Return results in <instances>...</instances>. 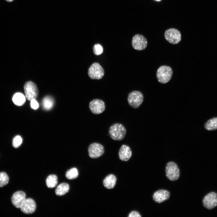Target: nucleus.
Masks as SVG:
<instances>
[{
	"label": "nucleus",
	"instance_id": "obj_1",
	"mask_svg": "<svg viewBox=\"0 0 217 217\" xmlns=\"http://www.w3.org/2000/svg\"><path fill=\"white\" fill-rule=\"evenodd\" d=\"M108 133L110 137L113 140L120 141L125 137L126 130L122 124L115 123L111 125L109 129Z\"/></svg>",
	"mask_w": 217,
	"mask_h": 217
},
{
	"label": "nucleus",
	"instance_id": "obj_2",
	"mask_svg": "<svg viewBox=\"0 0 217 217\" xmlns=\"http://www.w3.org/2000/svg\"><path fill=\"white\" fill-rule=\"evenodd\" d=\"M173 71L170 67L162 65L159 67L156 72V77L159 82L162 83H165L171 80Z\"/></svg>",
	"mask_w": 217,
	"mask_h": 217
},
{
	"label": "nucleus",
	"instance_id": "obj_3",
	"mask_svg": "<svg viewBox=\"0 0 217 217\" xmlns=\"http://www.w3.org/2000/svg\"><path fill=\"white\" fill-rule=\"evenodd\" d=\"M143 100V95L139 91H132L128 96L127 101L129 105L134 108H138L142 103Z\"/></svg>",
	"mask_w": 217,
	"mask_h": 217
},
{
	"label": "nucleus",
	"instance_id": "obj_4",
	"mask_svg": "<svg viewBox=\"0 0 217 217\" xmlns=\"http://www.w3.org/2000/svg\"><path fill=\"white\" fill-rule=\"evenodd\" d=\"M25 97L29 100L36 99L38 97L39 91L37 86L31 81L26 82L24 86Z\"/></svg>",
	"mask_w": 217,
	"mask_h": 217
},
{
	"label": "nucleus",
	"instance_id": "obj_5",
	"mask_svg": "<svg viewBox=\"0 0 217 217\" xmlns=\"http://www.w3.org/2000/svg\"><path fill=\"white\" fill-rule=\"evenodd\" d=\"M166 175L170 181H175L180 176V170L177 164L173 162H168L165 167Z\"/></svg>",
	"mask_w": 217,
	"mask_h": 217
},
{
	"label": "nucleus",
	"instance_id": "obj_6",
	"mask_svg": "<svg viewBox=\"0 0 217 217\" xmlns=\"http://www.w3.org/2000/svg\"><path fill=\"white\" fill-rule=\"evenodd\" d=\"M88 74L91 79L99 80L102 78L104 76V71L99 63L94 62L89 68Z\"/></svg>",
	"mask_w": 217,
	"mask_h": 217
},
{
	"label": "nucleus",
	"instance_id": "obj_7",
	"mask_svg": "<svg viewBox=\"0 0 217 217\" xmlns=\"http://www.w3.org/2000/svg\"><path fill=\"white\" fill-rule=\"evenodd\" d=\"M165 39L170 43L177 44L181 40V34L178 30L171 28L166 30L164 33Z\"/></svg>",
	"mask_w": 217,
	"mask_h": 217
},
{
	"label": "nucleus",
	"instance_id": "obj_8",
	"mask_svg": "<svg viewBox=\"0 0 217 217\" xmlns=\"http://www.w3.org/2000/svg\"><path fill=\"white\" fill-rule=\"evenodd\" d=\"M88 155L91 158L96 159L102 156L104 153V148L101 144L94 142L90 144L88 148Z\"/></svg>",
	"mask_w": 217,
	"mask_h": 217
},
{
	"label": "nucleus",
	"instance_id": "obj_9",
	"mask_svg": "<svg viewBox=\"0 0 217 217\" xmlns=\"http://www.w3.org/2000/svg\"><path fill=\"white\" fill-rule=\"evenodd\" d=\"M131 44L132 47L134 49L141 51L146 48L147 46V41L143 36L137 34L133 37Z\"/></svg>",
	"mask_w": 217,
	"mask_h": 217
},
{
	"label": "nucleus",
	"instance_id": "obj_10",
	"mask_svg": "<svg viewBox=\"0 0 217 217\" xmlns=\"http://www.w3.org/2000/svg\"><path fill=\"white\" fill-rule=\"evenodd\" d=\"M89 108L93 113L98 115L105 111V105L103 100L99 99H94L89 103Z\"/></svg>",
	"mask_w": 217,
	"mask_h": 217
},
{
	"label": "nucleus",
	"instance_id": "obj_11",
	"mask_svg": "<svg viewBox=\"0 0 217 217\" xmlns=\"http://www.w3.org/2000/svg\"><path fill=\"white\" fill-rule=\"evenodd\" d=\"M204 206L208 209H211L217 206V193L211 192L206 195L203 200Z\"/></svg>",
	"mask_w": 217,
	"mask_h": 217
},
{
	"label": "nucleus",
	"instance_id": "obj_12",
	"mask_svg": "<svg viewBox=\"0 0 217 217\" xmlns=\"http://www.w3.org/2000/svg\"><path fill=\"white\" fill-rule=\"evenodd\" d=\"M36 205L34 201L30 198H26L20 208L21 211L26 214H31L36 210Z\"/></svg>",
	"mask_w": 217,
	"mask_h": 217
},
{
	"label": "nucleus",
	"instance_id": "obj_13",
	"mask_svg": "<svg viewBox=\"0 0 217 217\" xmlns=\"http://www.w3.org/2000/svg\"><path fill=\"white\" fill-rule=\"evenodd\" d=\"M26 199L25 193L23 191H19L13 194L11 198V201L12 204L15 207L19 208Z\"/></svg>",
	"mask_w": 217,
	"mask_h": 217
},
{
	"label": "nucleus",
	"instance_id": "obj_14",
	"mask_svg": "<svg viewBox=\"0 0 217 217\" xmlns=\"http://www.w3.org/2000/svg\"><path fill=\"white\" fill-rule=\"evenodd\" d=\"M170 196V193L168 191L165 190L161 189L156 191L154 193L153 198L155 202L160 203L168 200Z\"/></svg>",
	"mask_w": 217,
	"mask_h": 217
},
{
	"label": "nucleus",
	"instance_id": "obj_15",
	"mask_svg": "<svg viewBox=\"0 0 217 217\" xmlns=\"http://www.w3.org/2000/svg\"><path fill=\"white\" fill-rule=\"evenodd\" d=\"M132 154L131 150L128 146L123 144L121 146L118 152L119 157L121 160L124 161H128Z\"/></svg>",
	"mask_w": 217,
	"mask_h": 217
},
{
	"label": "nucleus",
	"instance_id": "obj_16",
	"mask_svg": "<svg viewBox=\"0 0 217 217\" xmlns=\"http://www.w3.org/2000/svg\"><path fill=\"white\" fill-rule=\"evenodd\" d=\"M117 180L116 177L112 174L107 175L104 179L103 184L104 187L108 189H111L115 186Z\"/></svg>",
	"mask_w": 217,
	"mask_h": 217
},
{
	"label": "nucleus",
	"instance_id": "obj_17",
	"mask_svg": "<svg viewBox=\"0 0 217 217\" xmlns=\"http://www.w3.org/2000/svg\"><path fill=\"white\" fill-rule=\"evenodd\" d=\"M69 190V186L68 184L63 183L59 184L56 188L55 193L58 196L64 195L67 193Z\"/></svg>",
	"mask_w": 217,
	"mask_h": 217
},
{
	"label": "nucleus",
	"instance_id": "obj_18",
	"mask_svg": "<svg viewBox=\"0 0 217 217\" xmlns=\"http://www.w3.org/2000/svg\"><path fill=\"white\" fill-rule=\"evenodd\" d=\"M12 99L13 102L15 105L18 106H21L25 103L26 97L21 93H17L13 95Z\"/></svg>",
	"mask_w": 217,
	"mask_h": 217
},
{
	"label": "nucleus",
	"instance_id": "obj_19",
	"mask_svg": "<svg viewBox=\"0 0 217 217\" xmlns=\"http://www.w3.org/2000/svg\"><path fill=\"white\" fill-rule=\"evenodd\" d=\"M205 128L208 131H213L217 129V117L208 120L204 124Z\"/></svg>",
	"mask_w": 217,
	"mask_h": 217
},
{
	"label": "nucleus",
	"instance_id": "obj_20",
	"mask_svg": "<svg viewBox=\"0 0 217 217\" xmlns=\"http://www.w3.org/2000/svg\"><path fill=\"white\" fill-rule=\"evenodd\" d=\"M54 102V99L51 96H47L45 97L42 101L43 108L46 110L51 109L53 106Z\"/></svg>",
	"mask_w": 217,
	"mask_h": 217
},
{
	"label": "nucleus",
	"instance_id": "obj_21",
	"mask_svg": "<svg viewBox=\"0 0 217 217\" xmlns=\"http://www.w3.org/2000/svg\"><path fill=\"white\" fill-rule=\"evenodd\" d=\"M58 183V178L55 175H49L46 180L47 187L49 188H53L55 187Z\"/></svg>",
	"mask_w": 217,
	"mask_h": 217
},
{
	"label": "nucleus",
	"instance_id": "obj_22",
	"mask_svg": "<svg viewBox=\"0 0 217 217\" xmlns=\"http://www.w3.org/2000/svg\"><path fill=\"white\" fill-rule=\"evenodd\" d=\"M78 170L75 168H74L68 170L66 173L65 176L68 179L72 180L76 178L78 176Z\"/></svg>",
	"mask_w": 217,
	"mask_h": 217
},
{
	"label": "nucleus",
	"instance_id": "obj_23",
	"mask_svg": "<svg viewBox=\"0 0 217 217\" xmlns=\"http://www.w3.org/2000/svg\"><path fill=\"white\" fill-rule=\"evenodd\" d=\"M9 181V177L5 172H0V187L6 185Z\"/></svg>",
	"mask_w": 217,
	"mask_h": 217
},
{
	"label": "nucleus",
	"instance_id": "obj_24",
	"mask_svg": "<svg viewBox=\"0 0 217 217\" xmlns=\"http://www.w3.org/2000/svg\"><path fill=\"white\" fill-rule=\"evenodd\" d=\"M22 142V139L21 137L19 135L17 136L13 139V146L14 148H17L20 146Z\"/></svg>",
	"mask_w": 217,
	"mask_h": 217
},
{
	"label": "nucleus",
	"instance_id": "obj_25",
	"mask_svg": "<svg viewBox=\"0 0 217 217\" xmlns=\"http://www.w3.org/2000/svg\"><path fill=\"white\" fill-rule=\"evenodd\" d=\"M93 49L94 54L96 55H100L103 52L102 47L99 44H95L93 46Z\"/></svg>",
	"mask_w": 217,
	"mask_h": 217
},
{
	"label": "nucleus",
	"instance_id": "obj_26",
	"mask_svg": "<svg viewBox=\"0 0 217 217\" xmlns=\"http://www.w3.org/2000/svg\"><path fill=\"white\" fill-rule=\"evenodd\" d=\"M31 107L33 109H36L39 107V104L36 99H33L30 101Z\"/></svg>",
	"mask_w": 217,
	"mask_h": 217
},
{
	"label": "nucleus",
	"instance_id": "obj_27",
	"mask_svg": "<svg viewBox=\"0 0 217 217\" xmlns=\"http://www.w3.org/2000/svg\"><path fill=\"white\" fill-rule=\"evenodd\" d=\"M128 217H141V216L140 214L137 211H133L129 214Z\"/></svg>",
	"mask_w": 217,
	"mask_h": 217
},
{
	"label": "nucleus",
	"instance_id": "obj_28",
	"mask_svg": "<svg viewBox=\"0 0 217 217\" xmlns=\"http://www.w3.org/2000/svg\"><path fill=\"white\" fill-rule=\"evenodd\" d=\"M5 0L8 2H11L13 1H14V0Z\"/></svg>",
	"mask_w": 217,
	"mask_h": 217
},
{
	"label": "nucleus",
	"instance_id": "obj_29",
	"mask_svg": "<svg viewBox=\"0 0 217 217\" xmlns=\"http://www.w3.org/2000/svg\"><path fill=\"white\" fill-rule=\"evenodd\" d=\"M156 0L157 1H160V0Z\"/></svg>",
	"mask_w": 217,
	"mask_h": 217
}]
</instances>
